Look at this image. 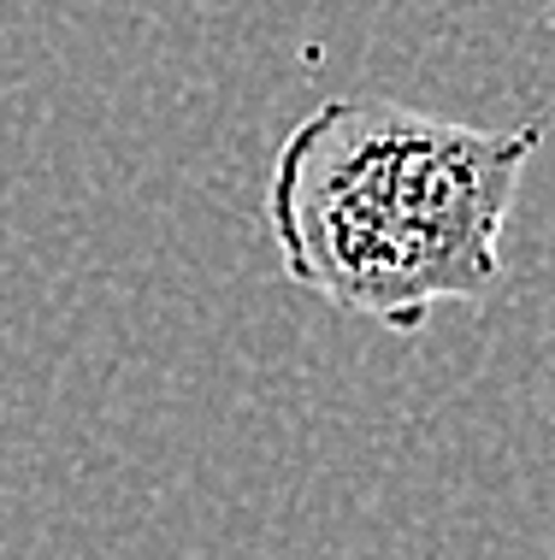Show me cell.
I'll list each match as a JSON object with an SVG mask.
<instances>
[{
    "label": "cell",
    "mask_w": 555,
    "mask_h": 560,
    "mask_svg": "<svg viewBox=\"0 0 555 560\" xmlns=\"http://www.w3.org/2000/svg\"><path fill=\"white\" fill-rule=\"evenodd\" d=\"M544 118L485 130L396 101H325L278 142L266 231L296 290L414 337L502 278V231Z\"/></svg>",
    "instance_id": "obj_1"
}]
</instances>
